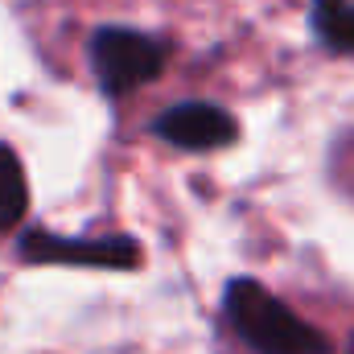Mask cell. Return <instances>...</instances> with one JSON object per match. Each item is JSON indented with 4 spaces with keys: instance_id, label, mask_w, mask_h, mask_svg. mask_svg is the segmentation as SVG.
Wrapping results in <instances>:
<instances>
[{
    "instance_id": "277c9868",
    "label": "cell",
    "mask_w": 354,
    "mask_h": 354,
    "mask_svg": "<svg viewBox=\"0 0 354 354\" xmlns=\"http://www.w3.org/2000/svg\"><path fill=\"white\" fill-rule=\"evenodd\" d=\"M153 132L161 140H169L177 149L202 153V149H223L239 136V124L231 111L214 107V103H177L169 111H161L153 120Z\"/></svg>"
},
{
    "instance_id": "5b68a950",
    "label": "cell",
    "mask_w": 354,
    "mask_h": 354,
    "mask_svg": "<svg viewBox=\"0 0 354 354\" xmlns=\"http://www.w3.org/2000/svg\"><path fill=\"white\" fill-rule=\"evenodd\" d=\"M313 33L330 50H354V0H313Z\"/></svg>"
},
{
    "instance_id": "3957f363",
    "label": "cell",
    "mask_w": 354,
    "mask_h": 354,
    "mask_svg": "<svg viewBox=\"0 0 354 354\" xmlns=\"http://www.w3.org/2000/svg\"><path fill=\"white\" fill-rule=\"evenodd\" d=\"M21 260L29 264H103L132 268L140 260L132 239H62L50 231H25L21 235Z\"/></svg>"
},
{
    "instance_id": "52a82bcc",
    "label": "cell",
    "mask_w": 354,
    "mask_h": 354,
    "mask_svg": "<svg viewBox=\"0 0 354 354\" xmlns=\"http://www.w3.org/2000/svg\"><path fill=\"white\" fill-rule=\"evenodd\" d=\"M351 354H354V346H351Z\"/></svg>"
},
{
    "instance_id": "6da1fadb",
    "label": "cell",
    "mask_w": 354,
    "mask_h": 354,
    "mask_svg": "<svg viewBox=\"0 0 354 354\" xmlns=\"http://www.w3.org/2000/svg\"><path fill=\"white\" fill-rule=\"evenodd\" d=\"M227 317L260 354H326L330 342L317 326L301 322L260 280L239 276L227 284Z\"/></svg>"
},
{
    "instance_id": "8992f818",
    "label": "cell",
    "mask_w": 354,
    "mask_h": 354,
    "mask_svg": "<svg viewBox=\"0 0 354 354\" xmlns=\"http://www.w3.org/2000/svg\"><path fill=\"white\" fill-rule=\"evenodd\" d=\"M29 206V189H25V169H21V157L0 145V231H8Z\"/></svg>"
},
{
    "instance_id": "7a4b0ae2",
    "label": "cell",
    "mask_w": 354,
    "mask_h": 354,
    "mask_svg": "<svg viewBox=\"0 0 354 354\" xmlns=\"http://www.w3.org/2000/svg\"><path fill=\"white\" fill-rule=\"evenodd\" d=\"M91 66L95 79L107 95H128L140 83L157 79L165 66V41L149 37L140 29H124V25H107L91 37Z\"/></svg>"
}]
</instances>
